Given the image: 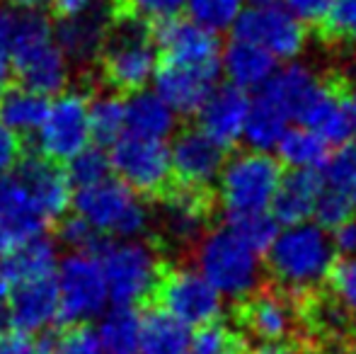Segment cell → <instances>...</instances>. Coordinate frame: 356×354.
<instances>
[{"label": "cell", "instance_id": "obj_19", "mask_svg": "<svg viewBox=\"0 0 356 354\" xmlns=\"http://www.w3.org/2000/svg\"><path fill=\"white\" fill-rule=\"evenodd\" d=\"M250 112V95L233 86L216 88L197 112V129L223 151L235 148L243 138Z\"/></svg>", "mask_w": 356, "mask_h": 354}, {"label": "cell", "instance_id": "obj_21", "mask_svg": "<svg viewBox=\"0 0 356 354\" xmlns=\"http://www.w3.org/2000/svg\"><path fill=\"white\" fill-rule=\"evenodd\" d=\"M323 189V177L315 168H286L272 197V218L277 226H300L313 216L315 199Z\"/></svg>", "mask_w": 356, "mask_h": 354}, {"label": "cell", "instance_id": "obj_51", "mask_svg": "<svg viewBox=\"0 0 356 354\" xmlns=\"http://www.w3.org/2000/svg\"><path fill=\"white\" fill-rule=\"evenodd\" d=\"M5 323H8V316H5V306H3V301H0V330H3Z\"/></svg>", "mask_w": 356, "mask_h": 354}, {"label": "cell", "instance_id": "obj_26", "mask_svg": "<svg viewBox=\"0 0 356 354\" xmlns=\"http://www.w3.org/2000/svg\"><path fill=\"white\" fill-rule=\"evenodd\" d=\"M175 131V112L155 92L141 90L127 99V134L165 141Z\"/></svg>", "mask_w": 356, "mask_h": 354}, {"label": "cell", "instance_id": "obj_23", "mask_svg": "<svg viewBox=\"0 0 356 354\" xmlns=\"http://www.w3.org/2000/svg\"><path fill=\"white\" fill-rule=\"evenodd\" d=\"M56 267V246L47 238H37V241L8 252L0 262V296L22 287V284L54 277Z\"/></svg>", "mask_w": 356, "mask_h": 354}, {"label": "cell", "instance_id": "obj_29", "mask_svg": "<svg viewBox=\"0 0 356 354\" xmlns=\"http://www.w3.org/2000/svg\"><path fill=\"white\" fill-rule=\"evenodd\" d=\"M97 342L104 354H138L141 316L134 308L117 306L99 321Z\"/></svg>", "mask_w": 356, "mask_h": 354}, {"label": "cell", "instance_id": "obj_36", "mask_svg": "<svg viewBox=\"0 0 356 354\" xmlns=\"http://www.w3.org/2000/svg\"><path fill=\"white\" fill-rule=\"evenodd\" d=\"M354 209L356 207H354L352 192H344V189H334V187L323 184L318 199H315L313 214L320 226L327 228V231H334V228H339L342 223H347L352 216H356Z\"/></svg>", "mask_w": 356, "mask_h": 354}, {"label": "cell", "instance_id": "obj_50", "mask_svg": "<svg viewBox=\"0 0 356 354\" xmlns=\"http://www.w3.org/2000/svg\"><path fill=\"white\" fill-rule=\"evenodd\" d=\"M330 354H356V347L354 345H344V347H339V350H334Z\"/></svg>", "mask_w": 356, "mask_h": 354}, {"label": "cell", "instance_id": "obj_5", "mask_svg": "<svg viewBox=\"0 0 356 354\" xmlns=\"http://www.w3.org/2000/svg\"><path fill=\"white\" fill-rule=\"evenodd\" d=\"M334 260L332 243L318 226H291L262 255L267 279L284 289H308L323 284L330 262Z\"/></svg>", "mask_w": 356, "mask_h": 354}, {"label": "cell", "instance_id": "obj_46", "mask_svg": "<svg viewBox=\"0 0 356 354\" xmlns=\"http://www.w3.org/2000/svg\"><path fill=\"white\" fill-rule=\"evenodd\" d=\"M15 17L0 5V83L10 76V47H13Z\"/></svg>", "mask_w": 356, "mask_h": 354}, {"label": "cell", "instance_id": "obj_10", "mask_svg": "<svg viewBox=\"0 0 356 354\" xmlns=\"http://www.w3.org/2000/svg\"><path fill=\"white\" fill-rule=\"evenodd\" d=\"M107 158L109 170L138 197L160 202L175 184L172 168H170V148L165 141L122 134L112 143Z\"/></svg>", "mask_w": 356, "mask_h": 354}, {"label": "cell", "instance_id": "obj_1", "mask_svg": "<svg viewBox=\"0 0 356 354\" xmlns=\"http://www.w3.org/2000/svg\"><path fill=\"white\" fill-rule=\"evenodd\" d=\"M99 81L117 95L145 90L158 68V47L153 27L136 17L112 15L107 37L97 54Z\"/></svg>", "mask_w": 356, "mask_h": 354}, {"label": "cell", "instance_id": "obj_24", "mask_svg": "<svg viewBox=\"0 0 356 354\" xmlns=\"http://www.w3.org/2000/svg\"><path fill=\"white\" fill-rule=\"evenodd\" d=\"M220 71L228 78V86L250 92L267 86L269 78L277 73V61L254 44L233 37L220 51Z\"/></svg>", "mask_w": 356, "mask_h": 354}, {"label": "cell", "instance_id": "obj_16", "mask_svg": "<svg viewBox=\"0 0 356 354\" xmlns=\"http://www.w3.org/2000/svg\"><path fill=\"white\" fill-rule=\"evenodd\" d=\"M228 153L197 127L182 129L170 148L172 182L192 189H216V179Z\"/></svg>", "mask_w": 356, "mask_h": 354}, {"label": "cell", "instance_id": "obj_22", "mask_svg": "<svg viewBox=\"0 0 356 354\" xmlns=\"http://www.w3.org/2000/svg\"><path fill=\"white\" fill-rule=\"evenodd\" d=\"M109 22H112V5L104 10H97V13L80 15V17L58 19L54 39H56L66 61H95L104 44V37H107Z\"/></svg>", "mask_w": 356, "mask_h": 354}, {"label": "cell", "instance_id": "obj_9", "mask_svg": "<svg viewBox=\"0 0 356 354\" xmlns=\"http://www.w3.org/2000/svg\"><path fill=\"white\" fill-rule=\"evenodd\" d=\"M150 306L168 313L182 325H207L223 318L220 293L192 267L168 262L160 274Z\"/></svg>", "mask_w": 356, "mask_h": 354}, {"label": "cell", "instance_id": "obj_52", "mask_svg": "<svg viewBox=\"0 0 356 354\" xmlns=\"http://www.w3.org/2000/svg\"><path fill=\"white\" fill-rule=\"evenodd\" d=\"M352 345L356 347V318H354V330H352Z\"/></svg>", "mask_w": 356, "mask_h": 354}, {"label": "cell", "instance_id": "obj_43", "mask_svg": "<svg viewBox=\"0 0 356 354\" xmlns=\"http://www.w3.org/2000/svg\"><path fill=\"white\" fill-rule=\"evenodd\" d=\"M279 5H284L289 13H293L300 22H323V17L327 15L332 0H277Z\"/></svg>", "mask_w": 356, "mask_h": 354}, {"label": "cell", "instance_id": "obj_34", "mask_svg": "<svg viewBox=\"0 0 356 354\" xmlns=\"http://www.w3.org/2000/svg\"><path fill=\"white\" fill-rule=\"evenodd\" d=\"M225 226L235 238L245 243L252 252L264 255L267 248L277 238V221L267 211L262 214H243V216H225Z\"/></svg>", "mask_w": 356, "mask_h": 354}, {"label": "cell", "instance_id": "obj_49", "mask_svg": "<svg viewBox=\"0 0 356 354\" xmlns=\"http://www.w3.org/2000/svg\"><path fill=\"white\" fill-rule=\"evenodd\" d=\"M5 5L15 10H22V13H29V10H39L47 0H3Z\"/></svg>", "mask_w": 356, "mask_h": 354}, {"label": "cell", "instance_id": "obj_17", "mask_svg": "<svg viewBox=\"0 0 356 354\" xmlns=\"http://www.w3.org/2000/svg\"><path fill=\"white\" fill-rule=\"evenodd\" d=\"M15 182L22 187L27 199L39 214L49 221H58L71 207V179L58 163H51L42 156H22L15 166Z\"/></svg>", "mask_w": 356, "mask_h": 354}, {"label": "cell", "instance_id": "obj_38", "mask_svg": "<svg viewBox=\"0 0 356 354\" xmlns=\"http://www.w3.org/2000/svg\"><path fill=\"white\" fill-rule=\"evenodd\" d=\"M323 284L347 306L349 313L356 316V255L334 257L325 272Z\"/></svg>", "mask_w": 356, "mask_h": 354}, {"label": "cell", "instance_id": "obj_28", "mask_svg": "<svg viewBox=\"0 0 356 354\" xmlns=\"http://www.w3.org/2000/svg\"><path fill=\"white\" fill-rule=\"evenodd\" d=\"M138 354H189L187 325L150 306L141 316Z\"/></svg>", "mask_w": 356, "mask_h": 354}, {"label": "cell", "instance_id": "obj_7", "mask_svg": "<svg viewBox=\"0 0 356 354\" xmlns=\"http://www.w3.org/2000/svg\"><path fill=\"white\" fill-rule=\"evenodd\" d=\"M189 255L202 269V277L218 293H228L233 298H243L259 284V260L240 238L230 233V228L216 226L197 243Z\"/></svg>", "mask_w": 356, "mask_h": 354}, {"label": "cell", "instance_id": "obj_25", "mask_svg": "<svg viewBox=\"0 0 356 354\" xmlns=\"http://www.w3.org/2000/svg\"><path fill=\"white\" fill-rule=\"evenodd\" d=\"M47 97L27 88L10 86L0 90V127L15 136L24 138L37 134L47 114Z\"/></svg>", "mask_w": 356, "mask_h": 354}, {"label": "cell", "instance_id": "obj_11", "mask_svg": "<svg viewBox=\"0 0 356 354\" xmlns=\"http://www.w3.org/2000/svg\"><path fill=\"white\" fill-rule=\"evenodd\" d=\"M235 330L264 342H286L296 337V303L291 289L274 282H259L233 306Z\"/></svg>", "mask_w": 356, "mask_h": 354}, {"label": "cell", "instance_id": "obj_35", "mask_svg": "<svg viewBox=\"0 0 356 354\" xmlns=\"http://www.w3.org/2000/svg\"><path fill=\"white\" fill-rule=\"evenodd\" d=\"M189 0H112V15H127L141 22L155 24L175 19L187 10Z\"/></svg>", "mask_w": 356, "mask_h": 354}, {"label": "cell", "instance_id": "obj_13", "mask_svg": "<svg viewBox=\"0 0 356 354\" xmlns=\"http://www.w3.org/2000/svg\"><path fill=\"white\" fill-rule=\"evenodd\" d=\"M233 37L259 47L277 63L293 61L308 42L305 22H300L293 13H289L279 3L248 5L240 19L235 22Z\"/></svg>", "mask_w": 356, "mask_h": 354}, {"label": "cell", "instance_id": "obj_2", "mask_svg": "<svg viewBox=\"0 0 356 354\" xmlns=\"http://www.w3.org/2000/svg\"><path fill=\"white\" fill-rule=\"evenodd\" d=\"M10 73L19 88L37 95H56L68 83V61L54 39V27L42 13L29 10L15 17Z\"/></svg>", "mask_w": 356, "mask_h": 354}, {"label": "cell", "instance_id": "obj_27", "mask_svg": "<svg viewBox=\"0 0 356 354\" xmlns=\"http://www.w3.org/2000/svg\"><path fill=\"white\" fill-rule=\"evenodd\" d=\"M286 129H289V117H286L282 104L269 92L257 90V97L250 99V112L243 129V136L248 138L250 148L267 151V148L277 146Z\"/></svg>", "mask_w": 356, "mask_h": 354}, {"label": "cell", "instance_id": "obj_55", "mask_svg": "<svg viewBox=\"0 0 356 354\" xmlns=\"http://www.w3.org/2000/svg\"><path fill=\"white\" fill-rule=\"evenodd\" d=\"M0 90H3V88H0Z\"/></svg>", "mask_w": 356, "mask_h": 354}, {"label": "cell", "instance_id": "obj_30", "mask_svg": "<svg viewBox=\"0 0 356 354\" xmlns=\"http://www.w3.org/2000/svg\"><path fill=\"white\" fill-rule=\"evenodd\" d=\"M279 163L284 168H320L330 158V143L305 127L286 129L277 141Z\"/></svg>", "mask_w": 356, "mask_h": 354}, {"label": "cell", "instance_id": "obj_41", "mask_svg": "<svg viewBox=\"0 0 356 354\" xmlns=\"http://www.w3.org/2000/svg\"><path fill=\"white\" fill-rule=\"evenodd\" d=\"M323 22L334 39L356 47V0H332Z\"/></svg>", "mask_w": 356, "mask_h": 354}, {"label": "cell", "instance_id": "obj_3", "mask_svg": "<svg viewBox=\"0 0 356 354\" xmlns=\"http://www.w3.org/2000/svg\"><path fill=\"white\" fill-rule=\"evenodd\" d=\"M99 267L107 282L109 301L117 306H145L155 291L165 265V250L153 236L148 241L129 238V241H102L97 248Z\"/></svg>", "mask_w": 356, "mask_h": 354}, {"label": "cell", "instance_id": "obj_6", "mask_svg": "<svg viewBox=\"0 0 356 354\" xmlns=\"http://www.w3.org/2000/svg\"><path fill=\"white\" fill-rule=\"evenodd\" d=\"M71 204L75 216L99 236H117L129 241L138 238L150 226L148 207L141 202V197L112 175L88 187H78Z\"/></svg>", "mask_w": 356, "mask_h": 354}, {"label": "cell", "instance_id": "obj_15", "mask_svg": "<svg viewBox=\"0 0 356 354\" xmlns=\"http://www.w3.org/2000/svg\"><path fill=\"white\" fill-rule=\"evenodd\" d=\"M158 61L184 63V66L220 68V39L218 34L194 24L187 17H175L155 24L153 29Z\"/></svg>", "mask_w": 356, "mask_h": 354}, {"label": "cell", "instance_id": "obj_54", "mask_svg": "<svg viewBox=\"0 0 356 354\" xmlns=\"http://www.w3.org/2000/svg\"><path fill=\"white\" fill-rule=\"evenodd\" d=\"M354 83H356V73H354ZM354 92H356V90H354Z\"/></svg>", "mask_w": 356, "mask_h": 354}, {"label": "cell", "instance_id": "obj_20", "mask_svg": "<svg viewBox=\"0 0 356 354\" xmlns=\"http://www.w3.org/2000/svg\"><path fill=\"white\" fill-rule=\"evenodd\" d=\"M5 316L13 330L34 335L58 321V291L56 279H39L5 293Z\"/></svg>", "mask_w": 356, "mask_h": 354}, {"label": "cell", "instance_id": "obj_18", "mask_svg": "<svg viewBox=\"0 0 356 354\" xmlns=\"http://www.w3.org/2000/svg\"><path fill=\"white\" fill-rule=\"evenodd\" d=\"M220 68L184 66V63L158 61L155 68V95L175 114H197L218 83Z\"/></svg>", "mask_w": 356, "mask_h": 354}, {"label": "cell", "instance_id": "obj_32", "mask_svg": "<svg viewBox=\"0 0 356 354\" xmlns=\"http://www.w3.org/2000/svg\"><path fill=\"white\" fill-rule=\"evenodd\" d=\"M245 8H248V0H189L187 19L218 34L233 29Z\"/></svg>", "mask_w": 356, "mask_h": 354}, {"label": "cell", "instance_id": "obj_39", "mask_svg": "<svg viewBox=\"0 0 356 354\" xmlns=\"http://www.w3.org/2000/svg\"><path fill=\"white\" fill-rule=\"evenodd\" d=\"M109 158L107 153H102L99 148H85L83 153L68 161V170L66 175L71 179V184L75 187H88V184H95L99 179L109 177Z\"/></svg>", "mask_w": 356, "mask_h": 354}, {"label": "cell", "instance_id": "obj_42", "mask_svg": "<svg viewBox=\"0 0 356 354\" xmlns=\"http://www.w3.org/2000/svg\"><path fill=\"white\" fill-rule=\"evenodd\" d=\"M47 3L51 5L54 17L71 19V17H80V15L97 13V10L109 8L112 0H47Z\"/></svg>", "mask_w": 356, "mask_h": 354}, {"label": "cell", "instance_id": "obj_37", "mask_svg": "<svg viewBox=\"0 0 356 354\" xmlns=\"http://www.w3.org/2000/svg\"><path fill=\"white\" fill-rule=\"evenodd\" d=\"M42 354H102L95 330L88 325H68L66 330L56 332L49 340L39 342Z\"/></svg>", "mask_w": 356, "mask_h": 354}, {"label": "cell", "instance_id": "obj_45", "mask_svg": "<svg viewBox=\"0 0 356 354\" xmlns=\"http://www.w3.org/2000/svg\"><path fill=\"white\" fill-rule=\"evenodd\" d=\"M0 354H42L32 335L17 330H0Z\"/></svg>", "mask_w": 356, "mask_h": 354}, {"label": "cell", "instance_id": "obj_44", "mask_svg": "<svg viewBox=\"0 0 356 354\" xmlns=\"http://www.w3.org/2000/svg\"><path fill=\"white\" fill-rule=\"evenodd\" d=\"M22 156H24L22 138L5 131V129L0 127V177L8 175V172L19 163Z\"/></svg>", "mask_w": 356, "mask_h": 354}, {"label": "cell", "instance_id": "obj_53", "mask_svg": "<svg viewBox=\"0 0 356 354\" xmlns=\"http://www.w3.org/2000/svg\"><path fill=\"white\" fill-rule=\"evenodd\" d=\"M352 199H354V207H356V187L352 189Z\"/></svg>", "mask_w": 356, "mask_h": 354}, {"label": "cell", "instance_id": "obj_48", "mask_svg": "<svg viewBox=\"0 0 356 354\" xmlns=\"http://www.w3.org/2000/svg\"><path fill=\"white\" fill-rule=\"evenodd\" d=\"M245 354H298L293 345H286V342H264L257 347H248Z\"/></svg>", "mask_w": 356, "mask_h": 354}, {"label": "cell", "instance_id": "obj_33", "mask_svg": "<svg viewBox=\"0 0 356 354\" xmlns=\"http://www.w3.org/2000/svg\"><path fill=\"white\" fill-rule=\"evenodd\" d=\"M250 340L240 335L235 328L225 325L223 318L207 325H199L189 337V354H240L245 352Z\"/></svg>", "mask_w": 356, "mask_h": 354}, {"label": "cell", "instance_id": "obj_4", "mask_svg": "<svg viewBox=\"0 0 356 354\" xmlns=\"http://www.w3.org/2000/svg\"><path fill=\"white\" fill-rule=\"evenodd\" d=\"M284 170L279 158L264 151L248 148L230 153L218 172V207L225 216L267 211Z\"/></svg>", "mask_w": 356, "mask_h": 354}, {"label": "cell", "instance_id": "obj_40", "mask_svg": "<svg viewBox=\"0 0 356 354\" xmlns=\"http://www.w3.org/2000/svg\"><path fill=\"white\" fill-rule=\"evenodd\" d=\"M58 241L66 243L68 248H73L75 252H97V248L102 246V236L95 233L85 221H80L78 216H63L58 218Z\"/></svg>", "mask_w": 356, "mask_h": 354}, {"label": "cell", "instance_id": "obj_47", "mask_svg": "<svg viewBox=\"0 0 356 354\" xmlns=\"http://www.w3.org/2000/svg\"><path fill=\"white\" fill-rule=\"evenodd\" d=\"M332 233L334 236L330 243H332L334 257H354L356 255V216H352L339 228H334Z\"/></svg>", "mask_w": 356, "mask_h": 354}, {"label": "cell", "instance_id": "obj_8", "mask_svg": "<svg viewBox=\"0 0 356 354\" xmlns=\"http://www.w3.org/2000/svg\"><path fill=\"white\" fill-rule=\"evenodd\" d=\"M218 194L216 189H192L172 184L160 199V233L153 236L163 250L179 248L192 252L197 243L216 226L218 216Z\"/></svg>", "mask_w": 356, "mask_h": 354}, {"label": "cell", "instance_id": "obj_12", "mask_svg": "<svg viewBox=\"0 0 356 354\" xmlns=\"http://www.w3.org/2000/svg\"><path fill=\"white\" fill-rule=\"evenodd\" d=\"M56 274L58 321L80 325L104 311L109 291L97 255L73 252L56 267Z\"/></svg>", "mask_w": 356, "mask_h": 354}, {"label": "cell", "instance_id": "obj_31", "mask_svg": "<svg viewBox=\"0 0 356 354\" xmlns=\"http://www.w3.org/2000/svg\"><path fill=\"white\" fill-rule=\"evenodd\" d=\"M90 134L102 146H112L127 129V99L117 92H102L88 104Z\"/></svg>", "mask_w": 356, "mask_h": 354}, {"label": "cell", "instance_id": "obj_14", "mask_svg": "<svg viewBox=\"0 0 356 354\" xmlns=\"http://www.w3.org/2000/svg\"><path fill=\"white\" fill-rule=\"evenodd\" d=\"M88 104L85 92H61L49 104L42 127L37 129L39 156L51 163H68L90 146L92 134Z\"/></svg>", "mask_w": 356, "mask_h": 354}]
</instances>
